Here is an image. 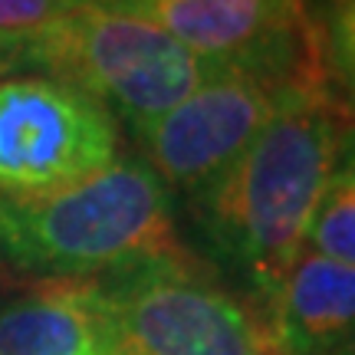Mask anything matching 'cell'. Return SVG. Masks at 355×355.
<instances>
[{
    "label": "cell",
    "instance_id": "4",
    "mask_svg": "<svg viewBox=\"0 0 355 355\" xmlns=\"http://www.w3.org/2000/svg\"><path fill=\"white\" fill-rule=\"evenodd\" d=\"M105 355H277L263 313L184 247L96 277Z\"/></svg>",
    "mask_w": 355,
    "mask_h": 355
},
{
    "label": "cell",
    "instance_id": "15",
    "mask_svg": "<svg viewBox=\"0 0 355 355\" xmlns=\"http://www.w3.org/2000/svg\"><path fill=\"white\" fill-rule=\"evenodd\" d=\"M92 355H105V352H92Z\"/></svg>",
    "mask_w": 355,
    "mask_h": 355
},
{
    "label": "cell",
    "instance_id": "10",
    "mask_svg": "<svg viewBox=\"0 0 355 355\" xmlns=\"http://www.w3.org/2000/svg\"><path fill=\"white\" fill-rule=\"evenodd\" d=\"M306 250L355 266V132L345 141L343 158L309 224Z\"/></svg>",
    "mask_w": 355,
    "mask_h": 355
},
{
    "label": "cell",
    "instance_id": "7",
    "mask_svg": "<svg viewBox=\"0 0 355 355\" xmlns=\"http://www.w3.org/2000/svg\"><path fill=\"white\" fill-rule=\"evenodd\" d=\"M184 50L217 66L260 69L286 83L329 79L303 0H112Z\"/></svg>",
    "mask_w": 355,
    "mask_h": 355
},
{
    "label": "cell",
    "instance_id": "1",
    "mask_svg": "<svg viewBox=\"0 0 355 355\" xmlns=\"http://www.w3.org/2000/svg\"><path fill=\"white\" fill-rule=\"evenodd\" d=\"M355 115L329 79L290 89L257 141L194 198L207 250L254 290L263 313L303 257L309 224L343 158Z\"/></svg>",
    "mask_w": 355,
    "mask_h": 355
},
{
    "label": "cell",
    "instance_id": "14",
    "mask_svg": "<svg viewBox=\"0 0 355 355\" xmlns=\"http://www.w3.org/2000/svg\"><path fill=\"white\" fill-rule=\"evenodd\" d=\"M3 286H10V277L3 273V266H0V293H3Z\"/></svg>",
    "mask_w": 355,
    "mask_h": 355
},
{
    "label": "cell",
    "instance_id": "11",
    "mask_svg": "<svg viewBox=\"0 0 355 355\" xmlns=\"http://www.w3.org/2000/svg\"><path fill=\"white\" fill-rule=\"evenodd\" d=\"M326 73L355 92V0H329L326 24L316 30Z\"/></svg>",
    "mask_w": 355,
    "mask_h": 355
},
{
    "label": "cell",
    "instance_id": "8",
    "mask_svg": "<svg viewBox=\"0 0 355 355\" xmlns=\"http://www.w3.org/2000/svg\"><path fill=\"white\" fill-rule=\"evenodd\" d=\"M263 322L277 355H355V266L303 250Z\"/></svg>",
    "mask_w": 355,
    "mask_h": 355
},
{
    "label": "cell",
    "instance_id": "3",
    "mask_svg": "<svg viewBox=\"0 0 355 355\" xmlns=\"http://www.w3.org/2000/svg\"><path fill=\"white\" fill-rule=\"evenodd\" d=\"M26 63L86 92L109 112L115 109L135 132L220 69L112 0H79L33 33L26 40Z\"/></svg>",
    "mask_w": 355,
    "mask_h": 355
},
{
    "label": "cell",
    "instance_id": "9",
    "mask_svg": "<svg viewBox=\"0 0 355 355\" xmlns=\"http://www.w3.org/2000/svg\"><path fill=\"white\" fill-rule=\"evenodd\" d=\"M105 352L99 293L92 279H37L0 300V355Z\"/></svg>",
    "mask_w": 355,
    "mask_h": 355
},
{
    "label": "cell",
    "instance_id": "12",
    "mask_svg": "<svg viewBox=\"0 0 355 355\" xmlns=\"http://www.w3.org/2000/svg\"><path fill=\"white\" fill-rule=\"evenodd\" d=\"M79 0H0V37L30 40Z\"/></svg>",
    "mask_w": 355,
    "mask_h": 355
},
{
    "label": "cell",
    "instance_id": "5",
    "mask_svg": "<svg viewBox=\"0 0 355 355\" xmlns=\"http://www.w3.org/2000/svg\"><path fill=\"white\" fill-rule=\"evenodd\" d=\"M112 112L50 76L0 79V194H46L109 168Z\"/></svg>",
    "mask_w": 355,
    "mask_h": 355
},
{
    "label": "cell",
    "instance_id": "13",
    "mask_svg": "<svg viewBox=\"0 0 355 355\" xmlns=\"http://www.w3.org/2000/svg\"><path fill=\"white\" fill-rule=\"evenodd\" d=\"M26 63V40H7L0 37V79L7 76L10 69Z\"/></svg>",
    "mask_w": 355,
    "mask_h": 355
},
{
    "label": "cell",
    "instance_id": "6",
    "mask_svg": "<svg viewBox=\"0 0 355 355\" xmlns=\"http://www.w3.org/2000/svg\"><path fill=\"white\" fill-rule=\"evenodd\" d=\"M296 86L309 83H286L260 69L220 66L188 99L139 132L145 165L162 178L165 188L194 201L254 145L277 115L283 96Z\"/></svg>",
    "mask_w": 355,
    "mask_h": 355
},
{
    "label": "cell",
    "instance_id": "2",
    "mask_svg": "<svg viewBox=\"0 0 355 355\" xmlns=\"http://www.w3.org/2000/svg\"><path fill=\"white\" fill-rule=\"evenodd\" d=\"M181 250L162 178L115 158L46 194H0V266L33 279H96Z\"/></svg>",
    "mask_w": 355,
    "mask_h": 355
}]
</instances>
